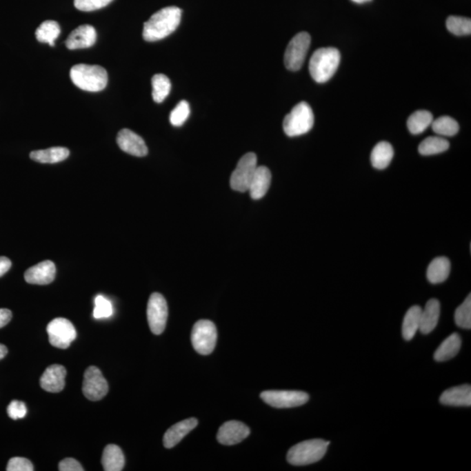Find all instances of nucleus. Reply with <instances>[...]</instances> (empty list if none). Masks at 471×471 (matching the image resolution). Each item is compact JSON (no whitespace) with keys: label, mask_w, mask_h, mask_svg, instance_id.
<instances>
[{"label":"nucleus","mask_w":471,"mask_h":471,"mask_svg":"<svg viewBox=\"0 0 471 471\" xmlns=\"http://www.w3.org/2000/svg\"><path fill=\"white\" fill-rule=\"evenodd\" d=\"M182 18V10L169 6L159 10L144 23L143 36L146 41H161L172 34L179 28Z\"/></svg>","instance_id":"obj_1"},{"label":"nucleus","mask_w":471,"mask_h":471,"mask_svg":"<svg viewBox=\"0 0 471 471\" xmlns=\"http://www.w3.org/2000/svg\"><path fill=\"white\" fill-rule=\"evenodd\" d=\"M341 62V52L334 48H319L309 62V71L318 83H325L334 77Z\"/></svg>","instance_id":"obj_2"},{"label":"nucleus","mask_w":471,"mask_h":471,"mask_svg":"<svg viewBox=\"0 0 471 471\" xmlns=\"http://www.w3.org/2000/svg\"><path fill=\"white\" fill-rule=\"evenodd\" d=\"M70 77L77 87L88 92H100L107 87L108 72L101 66L75 65L71 68Z\"/></svg>","instance_id":"obj_3"},{"label":"nucleus","mask_w":471,"mask_h":471,"mask_svg":"<svg viewBox=\"0 0 471 471\" xmlns=\"http://www.w3.org/2000/svg\"><path fill=\"white\" fill-rule=\"evenodd\" d=\"M329 444L330 441L322 439L308 440L296 444L288 451V463L294 466H304L317 463L327 453Z\"/></svg>","instance_id":"obj_4"},{"label":"nucleus","mask_w":471,"mask_h":471,"mask_svg":"<svg viewBox=\"0 0 471 471\" xmlns=\"http://www.w3.org/2000/svg\"><path fill=\"white\" fill-rule=\"evenodd\" d=\"M314 114L310 105L305 101H301L285 115L283 121V128L286 136L294 137L308 133L314 127Z\"/></svg>","instance_id":"obj_5"},{"label":"nucleus","mask_w":471,"mask_h":471,"mask_svg":"<svg viewBox=\"0 0 471 471\" xmlns=\"http://www.w3.org/2000/svg\"><path fill=\"white\" fill-rule=\"evenodd\" d=\"M217 332L215 324L207 319H201L194 325L191 342L194 349L202 355L212 354L216 347Z\"/></svg>","instance_id":"obj_6"},{"label":"nucleus","mask_w":471,"mask_h":471,"mask_svg":"<svg viewBox=\"0 0 471 471\" xmlns=\"http://www.w3.org/2000/svg\"><path fill=\"white\" fill-rule=\"evenodd\" d=\"M310 45L311 36L306 32H299L291 39L284 58L285 66L288 70L296 72L302 68Z\"/></svg>","instance_id":"obj_7"},{"label":"nucleus","mask_w":471,"mask_h":471,"mask_svg":"<svg viewBox=\"0 0 471 471\" xmlns=\"http://www.w3.org/2000/svg\"><path fill=\"white\" fill-rule=\"evenodd\" d=\"M258 159L254 153H247L239 160L238 166L230 177V187L239 192L249 190L250 183L258 168Z\"/></svg>","instance_id":"obj_8"},{"label":"nucleus","mask_w":471,"mask_h":471,"mask_svg":"<svg viewBox=\"0 0 471 471\" xmlns=\"http://www.w3.org/2000/svg\"><path fill=\"white\" fill-rule=\"evenodd\" d=\"M49 342L52 347L66 349L77 339V332L70 321L64 318L52 319L47 328Z\"/></svg>","instance_id":"obj_9"},{"label":"nucleus","mask_w":471,"mask_h":471,"mask_svg":"<svg viewBox=\"0 0 471 471\" xmlns=\"http://www.w3.org/2000/svg\"><path fill=\"white\" fill-rule=\"evenodd\" d=\"M261 399L273 408H289L308 403L309 395L302 391L268 390L262 392Z\"/></svg>","instance_id":"obj_10"},{"label":"nucleus","mask_w":471,"mask_h":471,"mask_svg":"<svg viewBox=\"0 0 471 471\" xmlns=\"http://www.w3.org/2000/svg\"><path fill=\"white\" fill-rule=\"evenodd\" d=\"M148 322L154 334H163L168 319V305L163 296L154 292L151 294L147 308Z\"/></svg>","instance_id":"obj_11"},{"label":"nucleus","mask_w":471,"mask_h":471,"mask_svg":"<svg viewBox=\"0 0 471 471\" xmlns=\"http://www.w3.org/2000/svg\"><path fill=\"white\" fill-rule=\"evenodd\" d=\"M82 391L86 398L94 401L101 400L108 394V381L94 365H91L85 372Z\"/></svg>","instance_id":"obj_12"},{"label":"nucleus","mask_w":471,"mask_h":471,"mask_svg":"<svg viewBox=\"0 0 471 471\" xmlns=\"http://www.w3.org/2000/svg\"><path fill=\"white\" fill-rule=\"evenodd\" d=\"M250 434V429L245 424L238 421H230L220 427L217 441L223 445H235L241 443Z\"/></svg>","instance_id":"obj_13"},{"label":"nucleus","mask_w":471,"mask_h":471,"mask_svg":"<svg viewBox=\"0 0 471 471\" xmlns=\"http://www.w3.org/2000/svg\"><path fill=\"white\" fill-rule=\"evenodd\" d=\"M117 143L121 150L131 156L143 157L149 152L143 138L128 128H124L118 133Z\"/></svg>","instance_id":"obj_14"},{"label":"nucleus","mask_w":471,"mask_h":471,"mask_svg":"<svg viewBox=\"0 0 471 471\" xmlns=\"http://www.w3.org/2000/svg\"><path fill=\"white\" fill-rule=\"evenodd\" d=\"M67 370L63 365L54 364L48 367L41 377V386L49 393H60L64 390Z\"/></svg>","instance_id":"obj_15"},{"label":"nucleus","mask_w":471,"mask_h":471,"mask_svg":"<svg viewBox=\"0 0 471 471\" xmlns=\"http://www.w3.org/2000/svg\"><path fill=\"white\" fill-rule=\"evenodd\" d=\"M56 268L54 262L46 260L25 272L26 281L32 285H48L54 281Z\"/></svg>","instance_id":"obj_16"},{"label":"nucleus","mask_w":471,"mask_h":471,"mask_svg":"<svg viewBox=\"0 0 471 471\" xmlns=\"http://www.w3.org/2000/svg\"><path fill=\"white\" fill-rule=\"evenodd\" d=\"M97 31L94 26L82 25L69 34L66 46L70 50L91 48L97 41Z\"/></svg>","instance_id":"obj_17"},{"label":"nucleus","mask_w":471,"mask_h":471,"mask_svg":"<svg viewBox=\"0 0 471 471\" xmlns=\"http://www.w3.org/2000/svg\"><path fill=\"white\" fill-rule=\"evenodd\" d=\"M199 424L196 418L183 420L180 423L173 425L166 431L163 437L164 447L171 449L179 444L191 430L195 429Z\"/></svg>","instance_id":"obj_18"},{"label":"nucleus","mask_w":471,"mask_h":471,"mask_svg":"<svg viewBox=\"0 0 471 471\" xmlns=\"http://www.w3.org/2000/svg\"><path fill=\"white\" fill-rule=\"evenodd\" d=\"M440 403L447 406L470 407L471 387L470 385L454 387L441 394Z\"/></svg>","instance_id":"obj_19"},{"label":"nucleus","mask_w":471,"mask_h":471,"mask_svg":"<svg viewBox=\"0 0 471 471\" xmlns=\"http://www.w3.org/2000/svg\"><path fill=\"white\" fill-rule=\"evenodd\" d=\"M271 181L272 174L268 168L258 166L248 190L252 199L259 200L265 197L271 186Z\"/></svg>","instance_id":"obj_20"},{"label":"nucleus","mask_w":471,"mask_h":471,"mask_svg":"<svg viewBox=\"0 0 471 471\" xmlns=\"http://www.w3.org/2000/svg\"><path fill=\"white\" fill-rule=\"evenodd\" d=\"M440 303L436 299H431L421 310L419 330L421 334H429L436 328L440 318Z\"/></svg>","instance_id":"obj_21"},{"label":"nucleus","mask_w":471,"mask_h":471,"mask_svg":"<svg viewBox=\"0 0 471 471\" xmlns=\"http://www.w3.org/2000/svg\"><path fill=\"white\" fill-rule=\"evenodd\" d=\"M101 463L106 471L123 470L125 464L123 450L114 444L106 446L102 454Z\"/></svg>","instance_id":"obj_22"},{"label":"nucleus","mask_w":471,"mask_h":471,"mask_svg":"<svg viewBox=\"0 0 471 471\" xmlns=\"http://www.w3.org/2000/svg\"><path fill=\"white\" fill-rule=\"evenodd\" d=\"M461 345L462 341L459 334L454 332L450 335L437 349L434 354V360L439 362L446 361L457 357L460 351Z\"/></svg>","instance_id":"obj_23"},{"label":"nucleus","mask_w":471,"mask_h":471,"mask_svg":"<svg viewBox=\"0 0 471 471\" xmlns=\"http://www.w3.org/2000/svg\"><path fill=\"white\" fill-rule=\"evenodd\" d=\"M450 272V260L445 257H439L430 263L427 271V278L432 284H440L446 281Z\"/></svg>","instance_id":"obj_24"},{"label":"nucleus","mask_w":471,"mask_h":471,"mask_svg":"<svg viewBox=\"0 0 471 471\" xmlns=\"http://www.w3.org/2000/svg\"><path fill=\"white\" fill-rule=\"evenodd\" d=\"M394 157L393 147L387 141H381L375 145L371 153V163L375 169L384 170L390 166Z\"/></svg>","instance_id":"obj_25"},{"label":"nucleus","mask_w":471,"mask_h":471,"mask_svg":"<svg viewBox=\"0 0 471 471\" xmlns=\"http://www.w3.org/2000/svg\"><path fill=\"white\" fill-rule=\"evenodd\" d=\"M69 150L64 147H54L50 149L35 150L30 154L32 160L41 163H57L67 159Z\"/></svg>","instance_id":"obj_26"},{"label":"nucleus","mask_w":471,"mask_h":471,"mask_svg":"<svg viewBox=\"0 0 471 471\" xmlns=\"http://www.w3.org/2000/svg\"><path fill=\"white\" fill-rule=\"evenodd\" d=\"M421 309L419 305L412 306L405 315L403 323V336L404 340L411 341L419 330Z\"/></svg>","instance_id":"obj_27"},{"label":"nucleus","mask_w":471,"mask_h":471,"mask_svg":"<svg viewBox=\"0 0 471 471\" xmlns=\"http://www.w3.org/2000/svg\"><path fill=\"white\" fill-rule=\"evenodd\" d=\"M433 115L427 110L414 112L408 118V128L411 134H419L427 130L432 123Z\"/></svg>","instance_id":"obj_28"},{"label":"nucleus","mask_w":471,"mask_h":471,"mask_svg":"<svg viewBox=\"0 0 471 471\" xmlns=\"http://www.w3.org/2000/svg\"><path fill=\"white\" fill-rule=\"evenodd\" d=\"M61 34L60 25L54 21H47L42 23L35 32L36 38L41 43H48L54 47V41Z\"/></svg>","instance_id":"obj_29"},{"label":"nucleus","mask_w":471,"mask_h":471,"mask_svg":"<svg viewBox=\"0 0 471 471\" xmlns=\"http://www.w3.org/2000/svg\"><path fill=\"white\" fill-rule=\"evenodd\" d=\"M450 148V143L440 137H430L426 138L418 148L419 153L423 156H432L444 152Z\"/></svg>","instance_id":"obj_30"},{"label":"nucleus","mask_w":471,"mask_h":471,"mask_svg":"<svg viewBox=\"0 0 471 471\" xmlns=\"http://www.w3.org/2000/svg\"><path fill=\"white\" fill-rule=\"evenodd\" d=\"M152 97L154 101L161 103L168 97L171 90L170 79L163 74L154 75L152 78Z\"/></svg>","instance_id":"obj_31"},{"label":"nucleus","mask_w":471,"mask_h":471,"mask_svg":"<svg viewBox=\"0 0 471 471\" xmlns=\"http://www.w3.org/2000/svg\"><path fill=\"white\" fill-rule=\"evenodd\" d=\"M432 130L434 133L443 137L456 136L459 131V124L450 117H441L433 121Z\"/></svg>","instance_id":"obj_32"},{"label":"nucleus","mask_w":471,"mask_h":471,"mask_svg":"<svg viewBox=\"0 0 471 471\" xmlns=\"http://www.w3.org/2000/svg\"><path fill=\"white\" fill-rule=\"evenodd\" d=\"M446 28L451 34L457 36L471 34V19L459 16H450L446 21Z\"/></svg>","instance_id":"obj_33"},{"label":"nucleus","mask_w":471,"mask_h":471,"mask_svg":"<svg viewBox=\"0 0 471 471\" xmlns=\"http://www.w3.org/2000/svg\"><path fill=\"white\" fill-rule=\"evenodd\" d=\"M454 321L461 328H471V296H468L462 305L454 312Z\"/></svg>","instance_id":"obj_34"},{"label":"nucleus","mask_w":471,"mask_h":471,"mask_svg":"<svg viewBox=\"0 0 471 471\" xmlns=\"http://www.w3.org/2000/svg\"><path fill=\"white\" fill-rule=\"evenodd\" d=\"M190 114L189 102L181 101L179 104L171 111L170 115V123L174 127H180L186 123Z\"/></svg>","instance_id":"obj_35"},{"label":"nucleus","mask_w":471,"mask_h":471,"mask_svg":"<svg viewBox=\"0 0 471 471\" xmlns=\"http://www.w3.org/2000/svg\"><path fill=\"white\" fill-rule=\"evenodd\" d=\"M113 314V306L104 296L98 295L94 299V318L97 319L110 318Z\"/></svg>","instance_id":"obj_36"},{"label":"nucleus","mask_w":471,"mask_h":471,"mask_svg":"<svg viewBox=\"0 0 471 471\" xmlns=\"http://www.w3.org/2000/svg\"><path fill=\"white\" fill-rule=\"evenodd\" d=\"M113 0H74V6L82 12L97 11L107 6Z\"/></svg>","instance_id":"obj_37"},{"label":"nucleus","mask_w":471,"mask_h":471,"mask_svg":"<svg viewBox=\"0 0 471 471\" xmlns=\"http://www.w3.org/2000/svg\"><path fill=\"white\" fill-rule=\"evenodd\" d=\"M34 465L24 457H13L10 459L6 470L8 471H34Z\"/></svg>","instance_id":"obj_38"},{"label":"nucleus","mask_w":471,"mask_h":471,"mask_svg":"<svg viewBox=\"0 0 471 471\" xmlns=\"http://www.w3.org/2000/svg\"><path fill=\"white\" fill-rule=\"evenodd\" d=\"M28 410H26V404L19 401H12L8 405V414L10 418L12 420L22 419L26 416Z\"/></svg>","instance_id":"obj_39"},{"label":"nucleus","mask_w":471,"mask_h":471,"mask_svg":"<svg viewBox=\"0 0 471 471\" xmlns=\"http://www.w3.org/2000/svg\"><path fill=\"white\" fill-rule=\"evenodd\" d=\"M59 470L61 471H83L84 469L77 460L66 459L59 463Z\"/></svg>","instance_id":"obj_40"},{"label":"nucleus","mask_w":471,"mask_h":471,"mask_svg":"<svg viewBox=\"0 0 471 471\" xmlns=\"http://www.w3.org/2000/svg\"><path fill=\"white\" fill-rule=\"evenodd\" d=\"M12 317V312L9 309H0V328H4L11 321Z\"/></svg>","instance_id":"obj_41"},{"label":"nucleus","mask_w":471,"mask_h":471,"mask_svg":"<svg viewBox=\"0 0 471 471\" xmlns=\"http://www.w3.org/2000/svg\"><path fill=\"white\" fill-rule=\"evenodd\" d=\"M12 268V262L6 257H0V278L4 276Z\"/></svg>","instance_id":"obj_42"},{"label":"nucleus","mask_w":471,"mask_h":471,"mask_svg":"<svg viewBox=\"0 0 471 471\" xmlns=\"http://www.w3.org/2000/svg\"><path fill=\"white\" fill-rule=\"evenodd\" d=\"M8 349L5 345L0 344V361L4 359L6 355L8 354Z\"/></svg>","instance_id":"obj_43"},{"label":"nucleus","mask_w":471,"mask_h":471,"mask_svg":"<svg viewBox=\"0 0 471 471\" xmlns=\"http://www.w3.org/2000/svg\"><path fill=\"white\" fill-rule=\"evenodd\" d=\"M352 1L357 3V4H364V3L370 2L372 0H352Z\"/></svg>","instance_id":"obj_44"}]
</instances>
